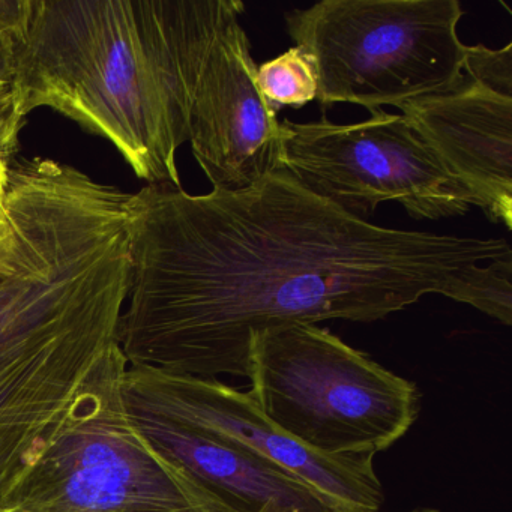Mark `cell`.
<instances>
[{"label":"cell","instance_id":"6da1fadb","mask_svg":"<svg viewBox=\"0 0 512 512\" xmlns=\"http://www.w3.org/2000/svg\"><path fill=\"white\" fill-rule=\"evenodd\" d=\"M131 286L119 346L130 367L247 377L254 338L323 320L376 322L427 295L454 301L505 239L389 229L302 187L286 169L238 191L131 194Z\"/></svg>","mask_w":512,"mask_h":512},{"label":"cell","instance_id":"7a4b0ae2","mask_svg":"<svg viewBox=\"0 0 512 512\" xmlns=\"http://www.w3.org/2000/svg\"><path fill=\"white\" fill-rule=\"evenodd\" d=\"M238 0H22L14 115L50 107L116 146L149 184L181 187L176 152Z\"/></svg>","mask_w":512,"mask_h":512},{"label":"cell","instance_id":"3957f363","mask_svg":"<svg viewBox=\"0 0 512 512\" xmlns=\"http://www.w3.org/2000/svg\"><path fill=\"white\" fill-rule=\"evenodd\" d=\"M247 377L269 421L331 457H374L406 436L421 412L415 383L317 325L254 338Z\"/></svg>","mask_w":512,"mask_h":512},{"label":"cell","instance_id":"277c9868","mask_svg":"<svg viewBox=\"0 0 512 512\" xmlns=\"http://www.w3.org/2000/svg\"><path fill=\"white\" fill-rule=\"evenodd\" d=\"M458 0H322L286 17L323 106L400 109L463 83L466 49Z\"/></svg>","mask_w":512,"mask_h":512},{"label":"cell","instance_id":"5b68a950","mask_svg":"<svg viewBox=\"0 0 512 512\" xmlns=\"http://www.w3.org/2000/svg\"><path fill=\"white\" fill-rule=\"evenodd\" d=\"M127 367L121 346L107 353L2 512H233L136 430Z\"/></svg>","mask_w":512,"mask_h":512},{"label":"cell","instance_id":"8992f818","mask_svg":"<svg viewBox=\"0 0 512 512\" xmlns=\"http://www.w3.org/2000/svg\"><path fill=\"white\" fill-rule=\"evenodd\" d=\"M281 124V167L311 193L362 220L388 200L415 220L460 217L476 206L403 115L380 110L356 124L326 118Z\"/></svg>","mask_w":512,"mask_h":512},{"label":"cell","instance_id":"52a82bcc","mask_svg":"<svg viewBox=\"0 0 512 512\" xmlns=\"http://www.w3.org/2000/svg\"><path fill=\"white\" fill-rule=\"evenodd\" d=\"M121 392L127 404L187 422L298 476L346 512L382 509L385 493L374 457H331L305 448L269 421L248 392L220 379L128 365Z\"/></svg>","mask_w":512,"mask_h":512},{"label":"cell","instance_id":"ba28073f","mask_svg":"<svg viewBox=\"0 0 512 512\" xmlns=\"http://www.w3.org/2000/svg\"><path fill=\"white\" fill-rule=\"evenodd\" d=\"M256 76L250 40L233 20L209 55L191 112L188 140L214 190H244L283 169V124Z\"/></svg>","mask_w":512,"mask_h":512},{"label":"cell","instance_id":"9c48e42d","mask_svg":"<svg viewBox=\"0 0 512 512\" xmlns=\"http://www.w3.org/2000/svg\"><path fill=\"white\" fill-rule=\"evenodd\" d=\"M400 110L488 220L511 230L512 97L464 74L457 88Z\"/></svg>","mask_w":512,"mask_h":512},{"label":"cell","instance_id":"30bf717a","mask_svg":"<svg viewBox=\"0 0 512 512\" xmlns=\"http://www.w3.org/2000/svg\"><path fill=\"white\" fill-rule=\"evenodd\" d=\"M124 404L143 439L230 511L346 512L298 476L244 448L163 413Z\"/></svg>","mask_w":512,"mask_h":512},{"label":"cell","instance_id":"8fae6325","mask_svg":"<svg viewBox=\"0 0 512 512\" xmlns=\"http://www.w3.org/2000/svg\"><path fill=\"white\" fill-rule=\"evenodd\" d=\"M257 86L269 106L301 109L317 98V80L307 56L299 47L257 67Z\"/></svg>","mask_w":512,"mask_h":512},{"label":"cell","instance_id":"7c38bea8","mask_svg":"<svg viewBox=\"0 0 512 512\" xmlns=\"http://www.w3.org/2000/svg\"><path fill=\"white\" fill-rule=\"evenodd\" d=\"M467 269L454 301L469 304L481 313L512 323V251Z\"/></svg>","mask_w":512,"mask_h":512},{"label":"cell","instance_id":"4fadbf2b","mask_svg":"<svg viewBox=\"0 0 512 512\" xmlns=\"http://www.w3.org/2000/svg\"><path fill=\"white\" fill-rule=\"evenodd\" d=\"M22 16V0H0V152L13 163L23 124L14 115V41Z\"/></svg>","mask_w":512,"mask_h":512},{"label":"cell","instance_id":"5bb4252c","mask_svg":"<svg viewBox=\"0 0 512 512\" xmlns=\"http://www.w3.org/2000/svg\"><path fill=\"white\" fill-rule=\"evenodd\" d=\"M464 74L481 85L512 97V43L500 50L467 46Z\"/></svg>","mask_w":512,"mask_h":512},{"label":"cell","instance_id":"9a60e30c","mask_svg":"<svg viewBox=\"0 0 512 512\" xmlns=\"http://www.w3.org/2000/svg\"><path fill=\"white\" fill-rule=\"evenodd\" d=\"M11 164L13 163H10V161L4 157V154L0 152V191L5 190V185H7L8 170H10Z\"/></svg>","mask_w":512,"mask_h":512},{"label":"cell","instance_id":"2e32d148","mask_svg":"<svg viewBox=\"0 0 512 512\" xmlns=\"http://www.w3.org/2000/svg\"><path fill=\"white\" fill-rule=\"evenodd\" d=\"M401 512H442V511H439V509H434V508H418V509H412V511H401Z\"/></svg>","mask_w":512,"mask_h":512},{"label":"cell","instance_id":"e0dca14e","mask_svg":"<svg viewBox=\"0 0 512 512\" xmlns=\"http://www.w3.org/2000/svg\"><path fill=\"white\" fill-rule=\"evenodd\" d=\"M2 196H4V191H0V202H2Z\"/></svg>","mask_w":512,"mask_h":512}]
</instances>
